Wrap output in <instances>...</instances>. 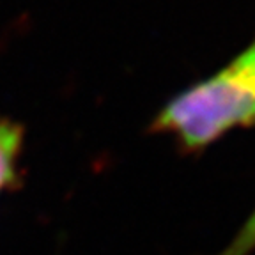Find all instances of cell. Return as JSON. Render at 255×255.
Masks as SVG:
<instances>
[{
  "label": "cell",
  "instance_id": "1",
  "mask_svg": "<svg viewBox=\"0 0 255 255\" xmlns=\"http://www.w3.org/2000/svg\"><path fill=\"white\" fill-rule=\"evenodd\" d=\"M255 126V36L213 75L159 108L151 131L172 135L184 152H200L239 128Z\"/></svg>",
  "mask_w": 255,
  "mask_h": 255
},
{
  "label": "cell",
  "instance_id": "2",
  "mask_svg": "<svg viewBox=\"0 0 255 255\" xmlns=\"http://www.w3.org/2000/svg\"><path fill=\"white\" fill-rule=\"evenodd\" d=\"M21 143V128L0 119V190L14 183V158Z\"/></svg>",
  "mask_w": 255,
  "mask_h": 255
},
{
  "label": "cell",
  "instance_id": "3",
  "mask_svg": "<svg viewBox=\"0 0 255 255\" xmlns=\"http://www.w3.org/2000/svg\"><path fill=\"white\" fill-rule=\"evenodd\" d=\"M255 250V207L238 229L227 247L216 255H250Z\"/></svg>",
  "mask_w": 255,
  "mask_h": 255
}]
</instances>
